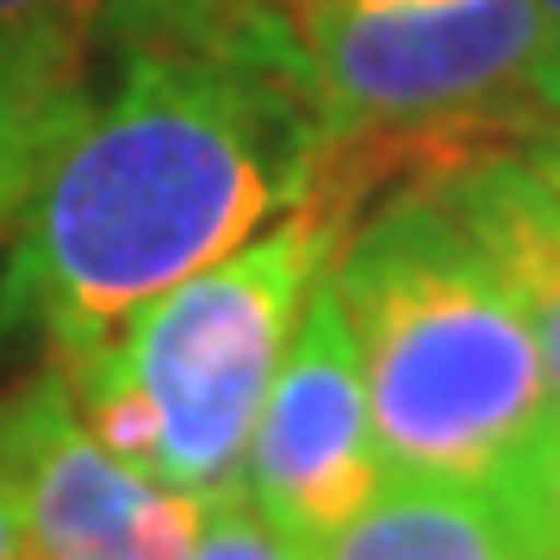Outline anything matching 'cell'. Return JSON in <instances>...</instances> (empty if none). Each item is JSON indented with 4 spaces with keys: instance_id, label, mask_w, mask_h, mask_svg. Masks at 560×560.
<instances>
[{
    "instance_id": "1",
    "label": "cell",
    "mask_w": 560,
    "mask_h": 560,
    "mask_svg": "<svg viewBox=\"0 0 560 560\" xmlns=\"http://www.w3.org/2000/svg\"><path fill=\"white\" fill-rule=\"evenodd\" d=\"M330 125L280 7L237 38L138 50L32 187L0 256V342L88 355L150 300L305 206Z\"/></svg>"
},
{
    "instance_id": "2",
    "label": "cell",
    "mask_w": 560,
    "mask_h": 560,
    "mask_svg": "<svg viewBox=\"0 0 560 560\" xmlns=\"http://www.w3.org/2000/svg\"><path fill=\"white\" fill-rule=\"evenodd\" d=\"M386 486H504L555 430L536 330L430 180L330 261Z\"/></svg>"
},
{
    "instance_id": "3",
    "label": "cell",
    "mask_w": 560,
    "mask_h": 560,
    "mask_svg": "<svg viewBox=\"0 0 560 560\" xmlns=\"http://www.w3.org/2000/svg\"><path fill=\"white\" fill-rule=\"evenodd\" d=\"M349 219L355 212L312 180L305 206H293L280 231L168 287L113 342L50 361L81 423L200 511L237 504L261 399L312 287L349 243Z\"/></svg>"
},
{
    "instance_id": "4",
    "label": "cell",
    "mask_w": 560,
    "mask_h": 560,
    "mask_svg": "<svg viewBox=\"0 0 560 560\" xmlns=\"http://www.w3.org/2000/svg\"><path fill=\"white\" fill-rule=\"evenodd\" d=\"M330 138H555L541 113V13L536 0H405V7H300Z\"/></svg>"
},
{
    "instance_id": "5",
    "label": "cell",
    "mask_w": 560,
    "mask_h": 560,
    "mask_svg": "<svg viewBox=\"0 0 560 560\" xmlns=\"http://www.w3.org/2000/svg\"><path fill=\"white\" fill-rule=\"evenodd\" d=\"M275 0H0V243L138 50L224 44Z\"/></svg>"
},
{
    "instance_id": "6",
    "label": "cell",
    "mask_w": 560,
    "mask_h": 560,
    "mask_svg": "<svg viewBox=\"0 0 560 560\" xmlns=\"http://www.w3.org/2000/svg\"><path fill=\"white\" fill-rule=\"evenodd\" d=\"M0 474L25 523V560H194L200 548L206 511L113 455L50 361L0 393Z\"/></svg>"
},
{
    "instance_id": "7",
    "label": "cell",
    "mask_w": 560,
    "mask_h": 560,
    "mask_svg": "<svg viewBox=\"0 0 560 560\" xmlns=\"http://www.w3.org/2000/svg\"><path fill=\"white\" fill-rule=\"evenodd\" d=\"M386 492V460L368 418L361 355L342 318L330 275L312 287L305 318L287 342L275 386L261 399L249 460H243V499L268 523L305 548L337 536L349 517Z\"/></svg>"
},
{
    "instance_id": "8",
    "label": "cell",
    "mask_w": 560,
    "mask_h": 560,
    "mask_svg": "<svg viewBox=\"0 0 560 560\" xmlns=\"http://www.w3.org/2000/svg\"><path fill=\"white\" fill-rule=\"evenodd\" d=\"M448 212H455L504 287L517 293L523 318L536 330L541 368H548V393H555V423H560V194L541 180V168L523 150H492L448 168L430 180Z\"/></svg>"
},
{
    "instance_id": "9",
    "label": "cell",
    "mask_w": 560,
    "mask_h": 560,
    "mask_svg": "<svg viewBox=\"0 0 560 560\" xmlns=\"http://www.w3.org/2000/svg\"><path fill=\"white\" fill-rule=\"evenodd\" d=\"M541 555L504 486H386L312 560H529Z\"/></svg>"
},
{
    "instance_id": "10",
    "label": "cell",
    "mask_w": 560,
    "mask_h": 560,
    "mask_svg": "<svg viewBox=\"0 0 560 560\" xmlns=\"http://www.w3.org/2000/svg\"><path fill=\"white\" fill-rule=\"evenodd\" d=\"M194 560H312V548L300 536H287L280 523H268L249 499H237L206 511Z\"/></svg>"
},
{
    "instance_id": "11",
    "label": "cell",
    "mask_w": 560,
    "mask_h": 560,
    "mask_svg": "<svg viewBox=\"0 0 560 560\" xmlns=\"http://www.w3.org/2000/svg\"><path fill=\"white\" fill-rule=\"evenodd\" d=\"M504 492L517 499L523 523L536 529L541 555H560V423L536 442V448H529V460L504 480Z\"/></svg>"
},
{
    "instance_id": "12",
    "label": "cell",
    "mask_w": 560,
    "mask_h": 560,
    "mask_svg": "<svg viewBox=\"0 0 560 560\" xmlns=\"http://www.w3.org/2000/svg\"><path fill=\"white\" fill-rule=\"evenodd\" d=\"M541 13V75H536V101L560 119V0H536Z\"/></svg>"
},
{
    "instance_id": "13",
    "label": "cell",
    "mask_w": 560,
    "mask_h": 560,
    "mask_svg": "<svg viewBox=\"0 0 560 560\" xmlns=\"http://www.w3.org/2000/svg\"><path fill=\"white\" fill-rule=\"evenodd\" d=\"M0 560H25V523H20V504H13L7 474H0Z\"/></svg>"
},
{
    "instance_id": "14",
    "label": "cell",
    "mask_w": 560,
    "mask_h": 560,
    "mask_svg": "<svg viewBox=\"0 0 560 560\" xmlns=\"http://www.w3.org/2000/svg\"><path fill=\"white\" fill-rule=\"evenodd\" d=\"M529 162H536V168H541V180H548V187L560 194V131H555V138H541L536 150H529Z\"/></svg>"
},
{
    "instance_id": "15",
    "label": "cell",
    "mask_w": 560,
    "mask_h": 560,
    "mask_svg": "<svg viewBox=\"0 0 560 560\" xmlns=\"http://www.w3.org/2000/svg\"><path fill=\"white\" fill-rule=\"evenodd\" d=\"M300 7H405V0H293V13Z\"/></svg>"
},
{
    "instance_id": "16",
    "label": "cell",
    "mask_w": 560,
    "mask_h": 560,
    "mask_svg": "<svg viewBox=\"0 0 560 560\" xmlns=\"http://www.w3.org/2000/svg\"><path fill=\"white\" fill-rule=\"evenodd\" d=\"M529 560H560V555H529Z\"/></svg>"
}]
</instances>
